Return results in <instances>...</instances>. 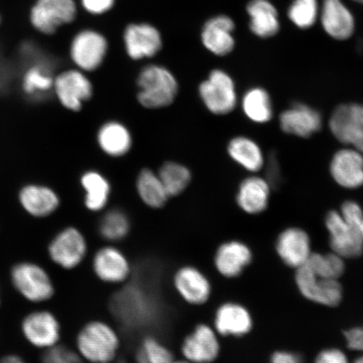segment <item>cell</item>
Listing matches in <instances>:
<instances>
[{"mask_svg": "<svg viewBox=\"0 0 363 363\" xmlns=\"http://www.w3.org/2000/svg\"><path fill=\"white\" fill-rule=\"evenodd\" d=\"M242 108L248 120L257 124H265L274 116L270 94L261 87H253L244 94Z\"/></svg>", "mask_w": 363, "mask_h": 363, "instance_id": "cell-31", "label": "cell"}, {"mask_svg": "<svg viewBox=\"0 0 363 363\" xmlns=\"http://www.w3.org/2000/svg\"><path fill=\"white\" fill-rule=\"evenodd\" d=\"M315 363H349V360L339 349H326L316 357Z\"/></svg>", "mask_w": 363, "mask_h": 363, "instance_id": "cell-41", "label": "cell"}, {"mask_svg": "<svg viewBox=\"0 0 363 363\" xmlns=\"http://www.w3.org/2000/svg\"><path fill=\"white\" fill-rule=\"evenodd\" d=\"M11 72L0 62V96L6 94L11 89Z\"/></svg>", "mask_w": 363, "mask_h": 363, "instance_id": "cell-43", "label": "cell"}, {"mask_svg": "<svg viewBox=\"0 0 363 363\" xmlns=\"http://www.w3.org/2000/svg\"><path fill=\"white\" fill-rule=\"evenodd\" d=\"M347 347L351 350L363 352V328H355L345 333Z\"/></svg>", "mask_w": 363, "mask_h": 363, "instance_id": "cell-42", "label": "cell"}, {"mask_svg": "<svg viewBox=\"0 0 363 363\" xmlns=\"http://www.w3.org/2000/svg\"><path fill=\"white\" fill-rule=\"evenodd\" d=\"M199 95L204 107L216 116L233 112L238 103L237 86L229 74L221 69L210 72L199 86Z\"/></svg>", "mask_w": 363, "mask_h": 363, "instance_id": "cell-3", "label": "cell"}, {"mask_svg": "<svg viewBox=\"0 0 363 363\" xmlns=\"http://www.w3.org/2000/svg\"><path fill=\"white\" fill-rule=\"evenodd\" d=\"M227 152L238 164L252 174L260 172L265 165V157L259 145L247 136L238 135L231 139Z\"/></svg>", "mask_w": 363, "mask_h": 363, "instance_id": "cell-28", "label": "cell"}, {"mask_svg": "<svg viewBox=\"0 0 363 363\" xmlns=\"http://www.w3.org/2000/svg\"><path fill=\"white\" fill-rule=\"evenodd\" d=\"M27 61L21 77V94L27 101L33 104L47 101L53 94V62L48 57L36 55H31Z\"/></svg>", "mask_w": 363, "mask_h": 363, "instance_id": "cell-5", "label": "cell"}, {"mask_svg": "<svg viewBox=\"0 0 363 363\" xmlns=\"http://www.w3.org/2000/svg\"><path fill=\"white\" fill-rule=\"evenodd\" d=\"M329 128L339 143L363 153V104H340L331 113Z\"/></svg>", "mask_w": 363, "mask_h": 363, "instance_id": "cell-7", "label": "cell"}, {"mask_svg": "<svg viewBox=\"0 0 363 363\" xmlns=\"http://www.w3.org/2000/svg\"><path fill=\"white\" fill-rule=\"evenodd\" d=\"M80 184L85 192L84 204L89 211L99 212L106 208L111 193V186L106 176L89 170L82 175Z\"/></svg>", "mask_w": 363, "mask_h": 363, "instance_id": "cell-29", "label": "cell"}, {"mask_svg": "<svg viewBox=\"0 0 363 363\" xmlns=\"http://www.w3.org/2000/svg\"><path fill=\"white\" fill-rule=\"evenodd\" d=\"M21 206L31 216L48 217L60 206V198L52 188L43 184L24 186L19 193Z\"/></svg>", "mask_w": 363, "mask_h": 363, "instance_id": "cell-20", "label": "cell"}, {"mask_svg": "<svg viewBox=\"0 0 363 363\" xmlns=\"http://www.w3.org/2000/svg\"><path fill=\"white\" fill-rule=\"evenodd\" d=\"M77 347L84 359L92 363H108L116 357L120 340L110 325L101 321H93L80 330Z\"/></svg>", "mask_w": 363, "mask_h": 363, "instance_id": "cell-2", "label": "cell"}, {"mask_svg": "<svg viewBox=\"0 0 363 363\" xmlns=\"http://www.w3.org/2000/svg\"><path fill=\"white\" fill-rule=\"evenodd\" d=\"M136 98L140 106L157 110L171 106L178 96V79L169 68L160 65H148L139 72Z\"/></svg>", "mask_w": 363, "mask_h": 363, "instance_id": "cell-1", "label": "cell"}, {"mask_svg": "<svg viewBox=\"0 0 363 363\" xmlns=\"http://www.w3.org/2000/svg\"><path fill=\"white\" fill-rule=\"evenodd\" d=\"M353 363H363V356L358 357Z\"/></svg>", "mask_w": 363, "mask_h": 363, "instance_id": "cell-46", "label": "cell"}, {"mask_svg": "<svg viewBox=\"0 0 363 363\" xmlns=\"http://www.w3.org/2000/svg\"><path fill=\"white\" fill-rule=\"evenodd\" d=\"M77 15L75 0H38L31 8L30 19L39 33L52 35L60 27L74 22Z\"/></svg>", "mask_w": 363, "mask_h": 363, "instance_id": "cell-8", "label": "cell"}, {"mask_svg": "<svg viewBox=\"0 0 363 363\" xmlns=\"http://www.w3.org/2000/svg\"><path fill=\"white\" fill-rule=\"evenodd\" d=\"M0 363H26L22 358L16 355H8L4 357Z\"/></svg>", "mask_w": 363, "mask_h": 363, "instance_id": "cell-45", "label": "cell"}, {"mask_svg": "<svg viewBox=\"0 0 363 363\" xmlns=\"http://www.w3.org/2000/svg\"><path fill=\"white\" fill-rule=\"evenodd\" d=\"M116 0H80L82 8L92 16H102L110 12Z\"/></svg>", "mask_w": 363, "mask_h": 363, "instance_id": "cell-40", "label": "cell"}, {"mask_svg": "<svg viewBox=\"0 0 363 363\" xmlns=\"http://www.w3.org/2000/svg\"><path fill=\"white\" fill-rule=\"evenodd\" d=\"M271 185L262 177L253 175L240 183L237 194L238 206L249 215H257L269 206Z\"/></svg>", "mask_w": 363, "mask_h": 363, "instance_id": "cell-23", "label": "cell"}, {"mask_svg": "<svg viewBox=\"0 0 363 363\" xmlns=\"http://www.w3.org/2000/svg\"><path fill=\"white\" fill-rule=\"evenodd\" d=\"M87 249V242L81 231L75 227H67L50 242L48 254L59 267L72 269L83 262Z\"/></svg>", "mask_w": 363, "mask_h": 363, "instance_id": "cell-12", "label": "cell"}, {"mask_svg": "<svg viewBox=\"0 0 363 363\" xmlns=\"http://www.w3.org/2000/svg\"><path fill=\"white\" fill-rule=\"evenodd\" d=\"M340 212L357 230L363 242V210L360 204L353 201H345Z\"/></svg>", "mask_w": 363, "mask_h": 363, "instance_id": "cell-38", "label": "cell"}, {"mask_svg": "<svg viewBox=\"0 0 363 363\" xmlns=\"http://www.w3.org/2000/svg\"><path fill=\"white\" fill-rule=\"evenodd\" d=\"M318 15L316 0H294L289 11V17L301 29L310 28L315 24Z\"/></svg>", "mask_w": 363, "mask_h": 363, "instance_id": "cell-37", "label": "cell"}, {"mask_svg": "<svg viewBox=\"0 0 363 363\" xmlns=\"http://www.w3.org/2000/svg\"><path fill=\"white\" fill-rule=\"evenodd\" d=\"M93 266L95 274L106 283L124 282L130 274L128 260L119 249L113 247L99 250L94 256Z\"/></svg>", "mask_w": 363, "mask_h": 363, "instance_id": "cell-21", "label": "cell"}, {"mask_svg": "<svg viewBox=\"0 0 363 363\" xmlns=\"http://www.w3.org/2000/svg\"><path fill=\"white\" fill-rule=\"evenodd\" d=\"M53 94L67 110L78 112L92 98L94 87L86 72L76 68L55 77Z\"/></svg>", "mask_w": 363, "mask_h": 363, "instance_id": "cell-9", "label": "cell"}, {"mask_svg": "<svg viewBox=\"0 0 363 363\" xmlns=\"http://www.w3.org/2000/svg\"><path fill=\"white\" fill-rule=\"evenodd\" d=\"M247 12L251 17L250 28L254 34L262 38H269L278 33V12L267 0H252L248 4Z\"/></svg>", "mask_w": 363, "mask_h": 363, "instance_id": "cell-30", "label": "cell"}, {"mask_svg": "<svg viewBox=\"0 0 363 363\" xmlns=\"http://www.w3.org/2000/svg\"><path fill=\"white\" fill-rule=\"evenodd\" d=\"M167 195L178 196L184 191L191 182L192 174L189 167L177 162H167L157 172Z\"/></svg>", "mask_w": 363, "mask_h": 363, "instance_id": "cell-33", "label": "cell"}, {"mask_svg": "<svg viewBox=\"0 0 363 363\" xmlns=\"http://www.w3.org/2000/svg\"><path fill=\"white\" fill-rule=\"evenodd\" d=\"M135 187L140 199L150 208H160L169 201V196L157 172L151 169H145L140 172Z\"/></svg>", "mask_w": 363, "mask_h": 363, "instance_id": "cell-32", "label": "cell"}, {"mask_svg": "<svg viewBox=\"0 0 363 363\" xmlns=\"http://www.w3.org/2000/svg\"><path fill=\"white\" fill-rule=\"evenodd\" d=\"M123 43L127 56L134 61L156 57L163 45L160 30L146 22L127 26L123 33Z\"/></svg>", "mask_w": 363, "mask_h": 363, "instance_id": "cell-10", "label": "cell"}, {"mask_svg": "<svg viewBox=\"0 0 363 363\" xmlns=\"http://www.w3.org/2000/svg\"><path fill=\"white\" fill-rule=\"evenodd\" d=\"M295 280L303 297L320 305L334 307L342 298V288L338 280L322 278L303 265L296 269Z\"/></svg>", "mask_w": 363, "mask_h": 363, "instance_id": "cell-11", "label": "cell"}, {"mask_svg": "<svg viewBox=\"0 0 363 363\" xmlns=\"http://www.w3.org/2000/svg\"><path fill=\"white\" fill-rule=\"evenodd\" d=\"M172 363H191L189 361H174Z\"/></svg>", "mask_w": 363, "mask_h": 363, "instance_id": "cell-47", "label": "cell"}, {"mask_svg": "<svg viewBox=\"0 0 363 363\" xmlns=\"http://www.w3.org/2000/svg\"><path fill=\"white\" fill-rule=\"evenodd\" d=\"M271 363H303L298 356L291 352H278L274 354Z\"/></svg>", "mask_w": 363, "mask_h": 363, "instance_id": "cell-44", "label": "cell"}, {"mask_svg": "<svg viewBox=\"0 0 363 363\" xmlns=\"http://www.w3.org/2000/svg\"><path fill=\"white\" fill-rule=\"evenodd\" d=\"M279 125L286 134L310 138L321 130L322 117L314 108L296 103L280 113Z\"/></svg>", "mask_w": 363, "mask_h": 363, "instance_id": "cell-16", "label": "cell"}, {"mask_svg": "<svg viewBox=\"0 0 363 363\" xmlns=\"http://www.w3.org/2000/svg\"><path fill=\"white\" fill-rule=\"evenodd\" d=\"M321 21L326 33L340 40L351 38L355 28L352 13L340 0H325Z\"/></svg>", "mask_w": 363, "mask_h": 363, "instance_id": "cell-24", "label": "cell"}, {"mask_svg": "<svg viewBox=\"0 0 363 363\" xmlns=\"http://www.w3.org/2000/svg\"><path fill=\"white\" fill-rule=\"evenodd\" d=\"M306 266L322 278L338 280L344 274V258L335 252L328 254L313 253Z\"/></svg>", "mask_w": 363, "mask_h": 363, "instance_id": "cell-34", "label": "cell"}, {"mask_svg": "<svg viewBox=\"0 0 363 363\" xmlns=\"http://www.w3.org/2000/svg\"><path fill=\"white\" fill-rule=\"evenodd\" d=\"M130 226L128 216L121 210H111L102 217L99 231L104 239L118 242L129 233Z\"/></svg>", "mask_w": 363, "mask_h": 363, "instance_id": "cell-35", "label": "cell"}, {"mask_svg": "<svg viewBox=\"0 0 363 363\" xmlns=\"http://www.w3.org/2000/svg\"><path fill=\"white\" fill-rule=\"evenodd\" d=\"M136 361L138 363H172L174 357L164 345L156 339L148 337L140 345L136 354Z\"/></svg>", "mask_w": 363, "mask_h": 363, "instance_id": "cell-36", "label": "cell"}, {"mask_svg": "<svg viewBox=\"0 0 363 363\" xmlns=\"http://www.w3.org/2000/svg\"><path fill=\"white\" fill-rule=\"evenodd\" d=\"M108 52V40L94 29H84L74 35L70 45V57L78 69L87 72L101 67Z\"/></svg>", "mask_w": 363, "mask_h": 363, "instance_id": "cell-6", "label": "cell"}, {"mask_svg": "<svg viewBox=\"0 0 363 363\" xmlns=\"http://www.w3.org/2000/svg\"><path fill=\"white\" fill-rule=\"evenodd\" d=\"M97 143L107 156L121 157L130 152L133 139L130 130L123 123L111 121L99 127Z\"/></svg>", "mask_w": 363, "mask_h": 363, "instance_id": "cell-26", "label": "cell"}, {"mask_svg": "<svg viewBox=\"0 0 363 363\" xmlns=\"http://www.w3.org/2000/svg\"><path fill=\"white\" fill-rule=\"evenodd\" d=\"M215 326L222 335L242 337L252 330V319L246 308L235 303L221 306L216 312Z\"/></svg>", "mask_w": 363, "mask_h": 363, "instance_id": "cell-27", "label": "cell"}, {"mask_svg": "<svg viewBox=\"0 0 363 363\" xmlns=\"http://www.w3.org/2000/svg\"><path fill=\"white\" fill-rule=\"evenodd\" d=\"M331 178L340 187L357 189L363 186V153L350 147L338 150L330 163Z\"/></svg>", "mask_w": 363, "mask_h": 363, "instance_id": "cell-15", "label": "cell"}, {"mask_svg": "<svg viewBox=\"0 0 363 363\" xmlns=\"http://www.w3.org/2000/svg\"><path fill=\"white\" fill-rule=\"evenodd\" d=\"M21 331L27 342L38 348L56 346L61 337L60 324L56 316L45 311L27 315L22 320Z\"/></svg>", "mask_w": 363, "mask_h": 363, "instance_id": "cell-14", "label": "cell"}, {"mask_svg": "<svg viewBox=\"0 0 363 363\" xmlns=\"http://www.w3.org/2000/svg\"><path fill=\"white\" fill-rule=\"evenodd\" d=\"M234 30L235 23L229 16L220 15L212 17L203 26L202 44L216 56L228 55L235 48Z\"/></svg>", "mask_w": 363, "mask_h": 363, "instance_id": "cell-17", "label": "cell"}, {"mask_svg": "<svg viewBox=\"0 0 363 363\" xmlns=\"http://www.w3.org/2000/svg\"><path fill=\"white\" fill-rule=\"evenodd\" d=\"M251 250L238 240L222 244L216 254L215 264L221 275L235 278L252 262Z\"/></svg>", "mask_w": 363, "mask_h": 363, "instance_id": "cell-25", "label": "cell"}, {"mask_svg": "<svg viewBox=\"0 0 363 363\" xmlns=\"http://www.w3.org/2000/svg\"><path fill=\"white\" fill-rule=\"evenodd\" d=\"M354 1L363 4V0H354Z\"/></svg>", "mask_w": 363, "mask_h": 363, "instance_id": "cell-48", "label": "cell"}, {"mask_svg": "<svg viewBox=\"0 0 363 363\" xmlns=\"http://www.w3.org/2000/svg\"><path fill=\"white\" fill-rule=\"evenodd\" d=\"M182 352L191 363H211L220 352L219 340L216 331L206 325H199L184 340Z\"/></svg>", "mask_w": 363, "mask_h": 363, "instance_id": "cell-18", "label": "cell"}, {"mask_svg": "<svg viewBox=\"0 0 363 363\" xmlns=\"http://www.w3.org/2000/svg\"><path fill=\"white\" fill-rule=\"evenodd\" d=\"M43 363H81L78 354L57 345L47 349L42 357Z\"/></svg>", "mask_w": 363, "mask_h": 363, "instance_id": "cell-39", "label": "cell"}, {"mask_svg": "<svg viewBox=\"0 0 363 363\" xmlns=\"http://www.w3.org/2000/svg\"><path fill=\"white\" fill-rule=\"evenodd\" d=\"M174 285L180 296L192 305H203L210 298V281L201 271L194 267H182L177 272Z\"/></svg>", "mask_w": 363, "mask_h": 363, "instance_id": "cell-22", "label": "cell"}, {"mask_svg": "<svg viewBox=\"0 0 363 363\" xmlns=\"http://www.w3.org/2000/svg\"><path fill=\"white\" fill-rule=\"evenodd\" d=\"M276 248L285 264L296 269L306 265L312 254L310 237L296 227L286 229L279 235Z\"/></svg>", "mask_w": 363, "mask_h": 363, "instance_id": "cell-19", "label": "cell"}, {"mask_svg": "<svg viewBox=\"0 0 363 363\" xmlns=\"http://www.w3.org/2000/svg\"><path fill=\"white\" fill-rule=\"evenodd\" d=\"M325 226L330 235L333 252L342 258H357L362 255L363 242L359 234L345 219L342 213L331 211L326 215Z\"/></svg>", "mask_w": 363, "mask_h": 363, "instance_id": "cell-13", "label": "cell"}, {"mask_svg": "<svg viewBox=\"0 0 363 363\" xmlns=\"http://www.w3.org/2000/svg\"><path fill=\"white\" fill-rule=\"evenodd\" d=\"M11 279L21 296L33 303L47 301L55 292L51 277L34 262L17 263L11 269Z\"/></svg>", "mask_w": 363, "mask_h": 363, "instance_id": "cell-4", "label": "cell"}]
</instances>
